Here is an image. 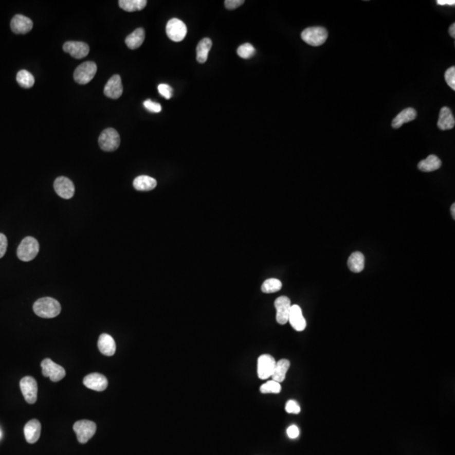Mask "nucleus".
<instances>
[{
    "label": "nucleus",
    "instance_id": "f257e3e1",
    "mask_svg": "<svg viewBox=\"0 0 455 455\" xmlns=\"http://www.w3.org/2000/svg\"><path fill=\"white\" fill-rule=\"evenodd\" d=\"M33 311L39 317L50 319L56 317L60 314L61 305L56 299L46 297L35 302L33 305Z\"/></svg>",
    "mask_w": 455,
    "mask_h": 455
},
{
    "label": "nucleus",
    "instance_id": "f03ea898",
    "mask_svg": "<svg viewBox=\"0 0 455 455\" xmlns=\"http://www.w3.org/2000/svg\"><path fill=\"white\" fill-rule=\"evenodd\" d=\"M301 38L307 44L313 47H319L326 42L328 31L321 26H312L302 31Z\"/></svg>",
    "mask_w": 455,
    "mask_h": 455
},
{
    "label": "nucleus",
    "instance_id": "7ed1b4c3",
    "mask_svg": "<svg viewBox=\"0 0 455 455\" xmlns=\"http://www.w3.org/2000/svg\"><path fill=\"white\" fill-rule=\"evenodd\" d=\"M39 252V243L33 237H26L17 249V256L22 262L32 261Z\"/></svg>",
    "mask_w": 455,
    "mask_h": 455
},
{
    "label": "nucleus",
    "instance_id": "20e7f679",
    "mask_svg": "<svg viewBox=\"0 0 455 455\" xmlns=\"http://www.w3.org/2000/svg\"><path fill=\"white\" fill-rule=\"evenodd\" d=\"M120 135L116 129H106L99 137V145L101 150L105 152H113L120 146Z\"/></svg>",
    "mask_w": 455,
    "mask_h": 455
},
{
    "label": "nucleus",
    "instance_id": "39448f33",
    "mask_svg": "<svg viewBox=\"0 0 455 455\" xmlns=\"http://www.w3.org/2000/svg\"><path fill=\"white\" fill-rule=\"evenodd\" d=\"M74 431L80 444H86L96 432V424L88 420L78 421L74 425Z\"/></svg>",
    "mask_w": 455,
    "mask_h": 455
},
{
    "label": "nucleus",
    "instance_id": "423d86ee",
    "mask_svg": "<svg viewBox=\"0 0 455 455\" xmlns=\"http://www.w3.org/2000/svg\"><path fill=\"white\" fill-rule=\"evenodd\" d=\"M96 72L97 66L94 62H85L78 66L74 74L75 81L79 84H87L93 80Z\"/></svg>",
    "mask_w": 455,
    "mask_h": 455
},
{
    "label": "nucleus",
    "instance_id": "0eeeda50",
    "mask_svg": "<svg viewBox=\"0 0 455 455\" xmlns=\"http://www.w3.org/2000/svg\"><path fill=\"white\" fill-rule=\"evenodd\" d=\"M166 34L173 42H181L187 34V26L180 20L173 18L166 25Z\"/></svg>",
    "mask_w": 455,
    "mask_h": 455
},
{
    "label": "nucleus",
    "instance_id": "6e6552de",
    "mask_svg": "<svg viewBox=\"0 0 455 455\" xmlns=\"http://www.w3.org/2000/svg\"><path fill=\"white\" fill-rule=\"evenodd\" d=\"M21 392L26 402L29 404H35L38 399V386L37 380L31 376L24 377L20 382Z\"/></svg>",
    "mask_w": 455,
    "mask_h": 455
},
{
    "label": "nucleus",
    "instance_id": "1a4fd4ad",
    "mask_svg": "<svg viewBox=\"0 0 455 455\" xmlns=\"http://www.w3.org/2000/svg\"><path fill=\"white\" fill-rule=\"evenodd\" d=\"M41 366H42L43 376L49 378L52 382L62 380L65 377V369L59 364L55 363L49 358L43 360L41 363Z\"/></svg>",
    "mask_w": 455,
    "mask_h": 455
},
{
    "label": "nucleus",
    "instance_id": "9d476101",
    "mask_svg": "<svg viewBox=\"0 0 455 455\" xmlns=\"http://www.w3.org/2000/svg\"><path fill=\"white\" fill-rule=\"evenodd\" d=\"M276 362L271 355L264 354L260 356L257 362V374L261 379L271 378L275 369Z\"/></svg>",
    "mask_w": 455,
    "mask_h": 455
},
{
    "label": "nucleus",
    "instance_id": "9b49d317",
    "mask_svg": "<svg viewBox=\"0 0 455 455\" xmlns=\"http://www.w3.org/2000/svg\"><path fill=\"white\" fill-rule=\"evenodd\" d=\"M55 192L63 199L72 198L75 195V187L72 180L64 176L57 178L54 181Z\"/></svg>",
    "mask_w": 455,
    "mask_h": 455
},
{
    "label": "nucleus",
    "instance_id": "f8f14e48",
    "mask_svg": "<svg viewBox=\"0 0 455 455\" xmlns=\"http://www.w3.org/2000/svg\"><path fill=\"white\" fill-rule=\"evenodd\" d=\"M276 310H277V321L280 324H285L288 322V316H289L290 308H291V301L286 296H281L276 299Z\"/></svg>",
    "mask_w": 455,
    "mask_h": 455
},
{
    "label": "nucleus",
    "instance_id": "ddd939ff",
    "mask_svg": "<svg viewBox=\"0 0 455 455\" xmlns=\"http://www.w3.org/2000/svg\"><path fill=\"white\" fill-rule=\"evenodd\" d=\"M63 49L76 59L85 58L89 52V47L88 44L82 42H65L63 44Z\"/></svg>",
    "mask_w": 455,
    "mask_h": 455
},
{
    "label": "nucleus",
    "instance_id": "4468645a",
    "mask_svg": "<svg viewBox=\"0 0 455 455\" xmlns=\"http://www.w3.org/2000/svg\"><path fill=\"white\" fill-rule=\"evenodd\" d=\"M123 92V86L121 83V79L119 75H113L110 80H108L104 88V94L108 98L118 99L121 97Z\"/></svg>",
    "mask_w": 455,
    "mask_h": 455
},
{
    "label": "nucleus",
    "instance_id": "2eb2a0df",
    "mask_svg": "<svg viewBox=\"0 0 455 455\" xmlns=\"http://www.w3.org/2000/svg\"><path fill=\"white\" fill-rule=\"evenodd\" d=\"M83 383H84V386H86L87 388L95 390V391H103L108 386L107 378L98 373H94V374L85 376Z\"/></svg>",
    "mask_w": 455,
    "mask_h": 455
},
{
    "label": "nucleus",
    "instance_id": "dca6fc26",
    "mask_svg": "<svg viewBox=\"0 0 455 455\" xmlns=\"http://www.w3.org/2000/svg\"><path fill=\"white\" fill-rule=\"evenodd\" d=\"M10 27L13 32L16 34H26L32 30L33 22L28 17L16 14L12 19Z\"/></svg>",
    "mask_w": 455,
    "mask_h": 455
},
{
    "label": "nucleus",
    "instance_id": "f3484780",
    "mask_svg": "<svg viewBox=\"0 0 455 455\" xmlns=\"http://www.w3.org/2000/svg\"><path fill=\"white\" fill-rule=\"evenodd\" d=\"M288 322L297 332H303L306 328V320L303 317L302 310L299 305L294 304L290 308Z\"/></svg>",
    "mask_w": 455,
    "mask_h": 455
},
{
    "label": "nucleus",
    "instance_id": "a211bd4d",
    "mask_svg": "<svg viewBox=\"0 0 455 455\" xmlns=\"http://www.w3.org/2000/svg\"><path fill=\"white\" fill-rule=\"evenodd\" d=\"M42 431V425L37 419H32L26 423L24 428V433L26 441L29 444H35L39 440Z\"/></svg>",
    "mask_w": 455,
    "mask_h": 455
},
{
    "label": "nucleus",
    "instance_id": "6ab92c4d",
    "mask_svg": "<svg viewBox=\"0 0 455 455\" xmlns=\"http://www.w3.org/2000/svg\"><path fill=\"white\" fill-rule=\"evenodd\" d=\"M97 345H98L100 352L105 356L111 357L116 353V349H117L116 342H115L114 339L112 338V336L108 334H101L99 337Z\"/></svg>",
    "mask_w": 455,
    "mask_h": 455
},
{
    "label": "nucleus",
    "instance_id": "aec40b11",
    "mask_svg": "<svg viewBox=\"0 0 455 455\" xmlns=\"http://www.w3.org/2000/svg\"><path fill=\"white\" fill-rule=\"evenodd\" d=\"M454 125L455 120L452 111L447 106H444L440 110V113H439L438 128L443 131H445V130H450V129H453Z\"/></svg>",
    "mask_w": 455,
    "mask_h": 455
},
{
    "label": "nucleus",
    "instance_id": "412c9836",
    "mask_svg": "<svg viewBox=\"0 0 455 455\" xmlns=\"http://www.w3.org/2000/svg\"><path fill=\"white\" fill-rule=\"evenodd\" d=\"M416 116H417V112L414 108H406L394 117L392 121V126L395 129H399L405 123L414 121L416 118Z\"/></svg>",
    "mask_w": 455,
    "mask_h": 455
},
{
    "label": "nucleus",
    "instance_id": "4be33fe9",
    "mask_svg": "<svg viewBox=\"0 0 455 455\" xmlns=\"http://www.w3.org/2000/svg\"><path fill=\"white\" fill-rule=\"evenodd\" d=\"M157 186V181L154 178L148 175H140L133 180V187L140 192H149L154 190Z\"/></svg>",
    "mask_w": 455,
    "mask_h": 455
},
{
    "label": "nucleus",
    "instance_id": "5701e85b",
    "mask_svg": "<svg viewBox=\"0 0 455 455\" xmlns=\"http://www.w3.org/2000/svg\"><path fill=\"white\" fill-rule=\"evenodd\" d=\"M442 161L439 157L434 154H431L427 159H423L418 163V169L423 172H432L440 169Z\"/></svg>",
    "mask_w": 455,
    "mask_h": 455
},
{
    "label": "nucleus",
    "instance_id": "b1692460",
    "mask_svg": "<svg viewBox=\"0 0 455 455\" xmlns=\"http://www.w3.org/2000/svg\"><path fill=\"white\" fill-rule=\"evenodd\" d=\"M144 30L142 28H138L126 37L125 42L130 49L134 50L142 46V42H144Z\"/></svg>",
    "mask_w": 455,
    "mask_h": 455
},
{
    "label": "nucleus",
    "instance_id": "393cba45",
    "mask_svg": "<svg viewBox=\"0 0 455 455\" xmlns=\"http://www.w3.org/2000/svg\"><path fill=\"white\" fill-rule=\"evenodd\" d=\"M290 368V362L287 359H281L276 363L275 369L273 372L272 380L282 383L285 380L287 372Z\"/></svg>",
    "mask_w": 455,
    "mask_h": 455
},
{
    "label": "nucleus",
    "instance_id": "a878e982",
    "mask_svg": "<svg viewBox=\"0 0 455 455\" xmlns=\"http://www.w3.org/2000/svg\"><path fill=\"white\" fill-rule=\"evenodd\" d=\"M348 268L355 273H359L364 269L365 258L363 254L361 252H353L351 254L348 261Z\"/></svg>",
    "mask_w": 455,
    "mask_h": 455
},
{
    "label": "nucleus",
    "instance_id": "bb28decb",
    "mask_svg": "<svg viewBox=\"0 0 455 455\" xmlns=\"http://www.w3.org/2000/svg\"><path fill=\"white\" fill-rule=\"evenodd\" d=\"M212 45V41L209 38H204L199 42L196 47V60L198 63H204L208 60V54Z\"/></svg>",
    "mask_w": 455,
    "mask_h": 455
},
{
    "label": "nucleus",
    "instance_id": "cd10ccee",
    "mask_svg": "<svg viewBox=\"0 0 455 455\" xmlns=\"http://www.w3.org/2000/svg\"><path fill=\"white\" fill-rule=\"evenodd\" d=\"M118 4H119L120 7L125 11H140L146 7L147 1L146 0H120Z\"/></svg>",
    "mask_w": 455,
    "mask_h": 455
},
{
    "label": "nucleus",
    "instance_id": "c85d7f7f",
    "mask_svg": "<svg viewBox=\"0 0 455 455\" xmlns=\"http://www.w3.org/2000/svg\"><path fill=\"white\" fill-rule=\"evenodd\" d=\"M16 80L18 84L23 88L29 89L35 84V78L32 74L27 70H21L17 74Z\"/></svg>",
    "mask_w": 455,
    "mask_h": 455
},
{
    "label": "nucleus",
    "instance_id": "c756f323",
    "mask_svg": "<svg viewBox=\"0 0 455 455\" xmlns=\"http://www.w3.org/2000/svg\"><path fill=\"white\" fill-rule=\"evenodd\" d=\"M283 287L280 280L276 278H270L264 282L262 286V291L265 294H273L278 292Z\"/></svg>",
    "mask_w": 455,
    "mask_h": 455
},
{
    "label": "nucleus",
    "instance_id": "7c9ffc66",
    "mask_svg": "<svg viewBox=\"0 0 455 455\" xmlns=\"http://www.w3.org/2000/svg\"><path fill=\"white\" fill-rule=\"evenodd\" d=\"M260 390L262 394H278L281 392L282 387L280 383L271 380L262 385L260 388Z\"/></svg>",
    "mask_w": 455,
    "mask_h": 455
},
{
    "label": "nucleus",
    "instance_id": "2f4dec72",
    "mask_svg": "<svg viewBox=\"0 0 455 455\" xmlns=\"http://www.w3.org/2000/svg\"><path fill=\"white\" fill-rule=\"evenodd\" d=\"M237 54L241 59H249L252 58L256 54V49L250 43H245L241 45L237 49Z\"/></svg>",
    "mask_w": 455,
    "mask_h": 455
},
{
    "label": "nucleus",
    "instance_id": "473e14b6",
    "mask_svg": "<svg viewBox=\"0 0 455 455\" xmlns=\"http://www.w3.org/2000/svg\"><path fill=\"white\" fill-rule=\"evenodd\" d=\"M444 78H445L446 82H447V84H448V86L450 87L451 89H453V90H455L454 66L451 67V68H448V70L446 71L445 75H444Z\"/></svg>",
    "mask_w": 455,
    "mask_h": 455
},
{
    "label": "nucleus",
    "instance_id": "72a5a7b5",
    "mask_svg": "<svg viewBox=\"0 0 455 455\" xmlns=\"http://www.w3.org/2000/svg\"><path fill=\"white\" fill-rule=\"evenodd\" d=\"M159 93L163 96V98L170 100L173 96V89L169 84H160L158 86Z\"/></svg>",
    "mask_w": 455,
    "mask_h": 455
},
{
    "label": "nucleus",
    "instance_id": "f704fd0d",
    "mask_svg": "<svg viewBox=\"0 0 455 455\" xmlns=\"http://www.w3.org/2000/svg\"><path fill=\"white\" fill-rule=\"evenodd\" d=\"M143 105H144V107L146 108L148 111H150V112L159 113V112H161L162 110L161 105H160V104L157 102H154V101H151V100H147V101H145L144 102H143Z\"/></svg>",
    "mask_w": 455,
    "mask_h": 455
},
{
    "label": "nucleus",
    "instance_id": "c9c22d12",
    "mask_svg": "<svg viewBox=\"0 0 455 455\" xmlns=\"http://www.w3.org/2000/svg\"><path fill=\"white\" fill-rule=\"evenodd\" d=\"M285 409H286L287 413L290 414H299L301 410L299 404L295 401H292V399L287 402Z\"/></svg>",
    "mask_w": 455,
    "mask_h": 455
},
{
    "label": "nucleus",
    "instance_id": "e433bc0d",
    "mask_svg": "<svg viewBox=\"0 0 455 455\" xmlns=\"http://www.w3.org/2000/svg\"><path fill=\"white\" fill-rule=\"evenodd\" d=\"M8 247V241L4 233H0V258H2L6 253Z\"/></svg>",
    "mask_w": 455,
    "mask_h": 455
},
{
    "label": "nucleus",
    "instance_id": "4c0bfd02",
    "mask_svg": "<svg viewBox=\"0 0 455 455\" xmlns=\"http://www.w3.org/2000/svg\"><path fill=\"white\" fill-rule=\"evenodd\" d=\"M244 3V0H226L224 5L228 10H234L241 6Z\"/></svg>",
    "mask_w": 455,
    "mask_h": 455
},
{
    "label": "nucleus",
    "instance_id": "58836bf2",
    "mask_svg": "<svg viewBox=\"0 0 455 455\" xmlns=\"http://www.w3.org/2000/svg\"><path fill=\"white\" fill-rule=\"evenodd\" d=\"M287 436H289L290 439H296V438H298L299 435V427L295 426V425L290 426V427L287 428Z\"/></svg>",
    "mask_w": 455,
    "mask_h": 455
},
{
    "label": "nucleus",
    "instance_id": "ea45409f",
    "mask_svg": "<svg viewBox=\"0 0 455 455\" xmlns=\"http://www.w3.org/2000/svg\"><path fill=\"white\" fill-rule=\"evenodd\" d=\"M436 4L439 5H455L454 0H438Z\"/></svg>",
    "mask_w": 455,
    "mask_h": 455
},
{
    "label": "nucleus",
    "instance_id": "a19ab883",
    "mask_svg": "<svg viewBox=\"0 0 455 455\" xmlns=\"http://www.w3.org/2000/svg\"><path fill=\"white\" fill-rule=\"evenodd\" d=\"M449 35L452 37V38H455V24H452L451 25L450 27H449Z\"/></svg>",
    "mask_w": 455,
    "mask_h": 455
},
{
    "label": "nucleus",
    "instance_id": "79ce46f5",
    "mask_svg": "<svg viewBox=\"0 0 455 455\" xmlns=\"http://www.w3.org/2000/svg\"><path fill=\"white\" fill-rule=\"evenodd\" d=\"M451 212H452V216H453V220H455V204L453 203V205L451 206Z\"/></svg>",
    "mask_w": 455,
    "mask_h": 455
},
{
    "label": "nucleus",
    "instance_id": "37998d69",
    "mask_svg": "<svg viewBox=\"0 0 455 455\" xmlns=\"http://www.w3.org/2000/svg\"><path fill=\"white\" fill-rule=\"evenodd\" d=\"M1 436H2V432L0 431V439H1Z\"/></svg>",
    "mask_w": 455,
    "mask_h": 455
}]
</instances>
